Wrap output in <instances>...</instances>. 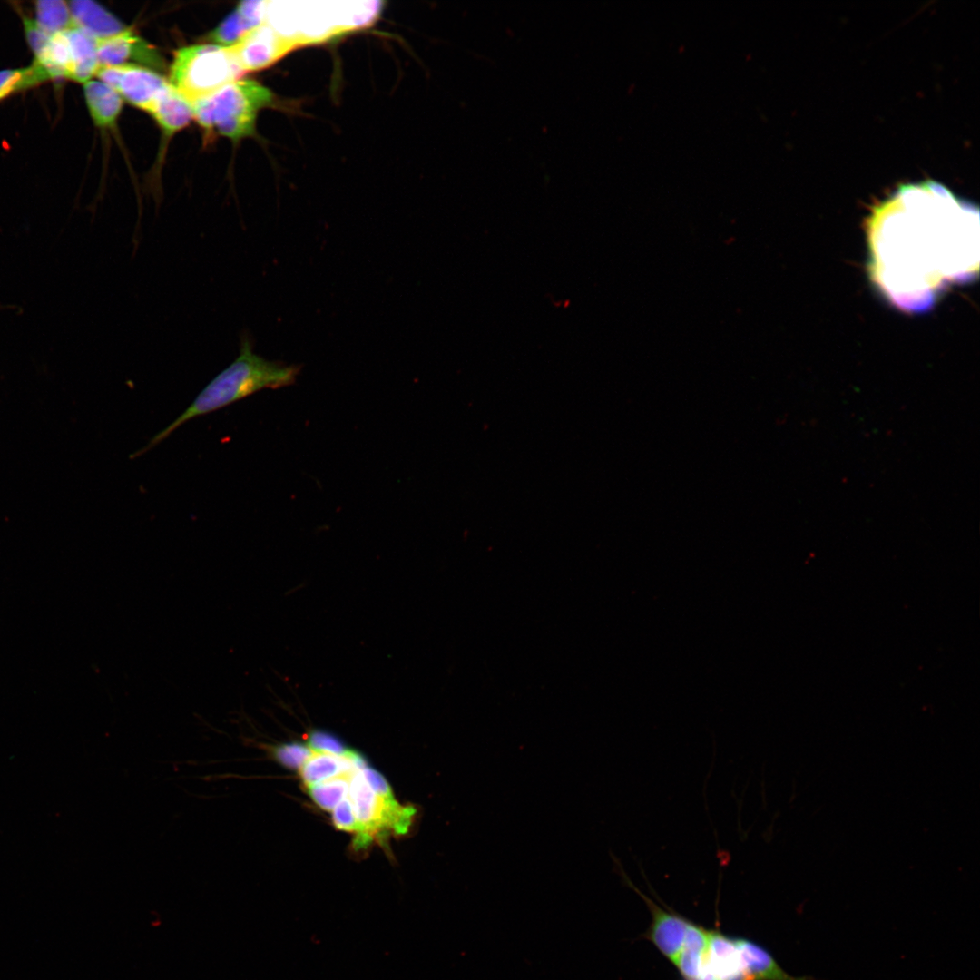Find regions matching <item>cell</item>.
<instances>
[{"mask_svg":"<svg viewBox=\"0 0 980 980\" xmlns=\"http://www.w3.org/2000/svg\"><path fill=\"white\" fill-rule=\"evenodd\" d=\"M299 371V366L270 361L259 356L253 351L249 336H241L240 353L236 359L201 391L184 412L156 434L148 445L137 451L133 456H141L152 448L194 417L219 410L261 389H275L292 385Z\"/></svg>","mask_w":980,"mask_h":980,"instance_id":"2","label":"cell"},{"mask_svg":"<svg viewBox=\"0 0 980 980\" xmlns=\"http://www.w3.org/2000/svg\"><path fill=\"white\" fill-rule=\"evenodd\" d=\"M311 753V749L300 743H287L273 749V756L283 766L299 769Z\"/></svg>","mask_w":980,"mask_h":980,"instance_id":"19","label":"cell"},{"mask_svg":"<svg viewBox=\"0 0 980 980\" xmlns=\"http://www.w3.org/2000/svg\"><path fill=\"white\" fill-rule=\"evenodd\" d=\"M331 812L333 822L338 828L355 833L357 828L356 819L347 795Z\"/></svg>","mask_w":980,"mask_h":980,"instance_id":"21","label":"cell"},{"mask_svg":"<svg viewBox=\"0 0 980 980\" xmlns=\"http://www.w3.org/2000/svg\"><path fill=\"white\" fill-rule=\"evenodd\" d=\"M71 51L69 80L86 83L99 69L97 41L94 37L73 26L65 31Z\"/></svg>","mask_w":980,"mask_h":980,"instance_id":"13","label":"cell"},{"mask_svg":"<svg viewBox=\"0 0 980 980\" xmlns=\"http://www.w3.org/2000/svg\"><path fill=\"white\" fill-rule=\"evenodd\" d=\"M23 24L25 38L34 56L37 55L48 42L52 34L43 30L34 19L24 16Z\"/></svg>","mask_w":980,"mask_h":980,"instance_id":"20","label":"cell"},{"mask_svg":"<svg viewBox=\"0 0 980 980\" xmlns=\"http://www.w3.org/2000/svg\"><path fill=\"white\" fill-rule=\"evenodd\" d=\"M83 94L94 124L100 128L113 126L122 107L120 94L106 83L96 80L83 83Z\"/></svg>","mask_w":980,"mask_h":980,"instance_id":"14","label":"cell"},{"mask_svg":"<svg viewBox=\"0 0 980 980\" xmlns=\"http://www.w3.org/2000/svg\"><path fill=\"white\" fill-rule=\"evenodd\" d=\"M95 75L121 97L146 112L170 85L158 73L139 65L100 67Z\"/></svg>","mask_w":980,"mask_h":980,"instance_id":"6","label":"cell"},{"mask_svg":"<svg viewBox=\"0 0 980 980\" xmlns=\"http://www.w3.org/2000/svg\"><path fill=\"white\" fill-rule=\"evenodd\" d=\"M74 26L95 39H104L125 31V26L102 5L90 0L68 2Z\"/></svg>","mask_w":980,"mask_h":980,"instance_id":"11","label":"cell"},{"mask_svg":"<svg viewBox=\"0 0 980 980\" xmlns=\"http://www.w3.org/2000/svg\"><path fill=\"white\" fill-rule=\"evenodd\" d=\"M7 308H14V306H12V307H9V306H1V305H0V309H7Z\"/></svg>","mask_w":980,"mask_h":980,"instance_id":"23","label":"cell"},{"mask_svg":"<svg viewBox=\"0 0 980 980\" xmlns=\"http://www.w3.org/2000/svg\"><path fill=\"white\" fill-rule=\"evenodd\" d=\"M252 29V25L236 8L211 33L209 39L214 44L230 47Z\"/></svg>","mask_w":980,"mask_h":980,"instance_id":"18","label":"cell"},{"mask_svg":"<svg viewBox=\"0 0 980 980\" xmlns=\"http://www.w3.org/2000/svg\"><path fill=\"white\" fill-rule=\"evenodd\" d=\"M50 80L45 70L36 62L23 68L0 71V102L21 91Z\"/></svg>","mask_w":980,"mask_h":980,"instance_id":"15","label":"cell"},{"mask_svg":"<svg viewBox=\"0 0 980 980\" xmlns=\"http://www.w3.org/2000/svg\"><path fill=\"white\" fill-rule=\"evenodd\" d=\"M872 283L906 312L929 309L978 273V208L927 181L898 188L867 223Z\"/></svg>","mask_w":980,"mask_h":980,"instance_id":"1","label":"cell"},{"mask_svg":"<svg viewBox=\"0 0 980 980\" xmlns=\"http://www.w3.org/2000/svg\"><path fill=\"white\" fill-rule=\"evenodd\" d=\"M620 871L623 881L643 899L651 912L652 923L646 933V937L675 966L681 953L691 921L679 914L660 906L632 883L622 868Z\"/></svg>","mask_w":980,"mask_h":980,"instance_id":"7","label":"cell"},{"mask_svg":"<svg viewBox=\"0 0 980 980\" xmlns=\"http://www.w3.org/2000/svg\"><path fill=\"white\" fill-rule=\"evenodd\" d=\"M35 22L50 34L64 32L74 26L68 2L62 0H41L35 2Z\"/></svg>","mask_w":980,"mask_h":980,"instance_id":"16","label":"cell"},{"mask_svg":"<svg viewBox=\"0 0 980 980\" xmlns=\"http://www.w3.org/2000/svg\"><path fill=\"white\" fill-rule=\"evenodd\" d=\"M307 746L313 750L327 751L338 754H340L346 750L343 749L340 741L338 740L334 736L320 730H314L309 734Z\"/></svg>","mask_w":980,"mask_h":980,"instance_id":"22","label":"cell"},{"mask_svg":"<svg viewBox=\"0 0 980 980\" xmlns=\"http://www.w3.org/2000/svg\"><path fill=\"white\" fill-rule=\"evenodd\" d=\"M363 759L354 751L346 750L338 754L313 750L299 769L305 788L333 779L346 772L355 771L365 766Z\"/></svg>","mask_w":980,"mask_h":980,"instance_id":"10","label":"cell"},{"mask_svg":"<svg viewBox=\"0 0 980 980\" xmlns=\"http://www.w3.org/2000/svg\"><path fill=\"white\" fill-rule=\"evenodd\" d=\"M243 73L230 47L197 44L175 53L170 83L191 104L239 80Z\"/></svg>","mask_w":980,"mask_h":980,"instance_id":"4","label":"cell"},{"mask_svg":"<svg viewBox=\"0 0 980 980\" xmlns=\"http://www.w3.org/2000/svg\"><path fill=\"white\" fill-rule=\"evenodd\" d=\"M273 95L255 81L237 80L191 103L193 118L208 130L239 140L253 133L259 111Z\"/></svg>","mask_w":980,"mask_h":980,"instance_id":"3","label":"cell"},{"mask_svg":"<svg viewBox=\"0 0 980 980\" xmlns=\"http://www.w3.org/2000/svg\"><path fill=\"white\" fill-rule=\"evenodd\" d=\"M96 41L100 67L138 64L152 70L164 67L163 60L158 52L129 29Z\"/></svg>","mask_w":980,"mask_h":980,"instance_id":"8","label":"cell"},{"mask_svg":"<svg viewBox=\"0 0 980 980\" xmlns=\"http://www.w3.org/2000/svg\"><path fill=\"white\" fill-rule=\"evenodd\" d=\"M364 767L353 775L347 794L357 824L356 849L389 834L407 833L417 815L416 807L400 805L393 793L381 795L374 791L364 776Z\"/></svg>","mask_w":980,"mask_h":980,"instance_id":"5","label":"cell"},{"mask_svg":"<svg viewBox=\"0 0 980 980\" xmlns=\"http://www.w3.org/2000/svg\"><path fill=\"white\" fill-rule=\"evenodd\" d=\"M292 44L262 24L248 32L230 49L243 72L264 68L291 47Z\"/></svg>","mask_w":980,"mask_h":980,"instance_id":"9","label":"cell"},{"mask_svg":"<svg viewBox=\"0 0 980 980\" xmlns=\"http://www.w3.org/2000/svg\"><path fill=\"white\" fill-rule=\"evenodd\" d=\"M358 770L343 773L306 789L318 806L332 811L348 794L350 780Z\"/></svg>","mask_w":980,"mask_h":980,"instance_id":"17","label":"cell"},{"mask_svg":"<svg viewBox=\"0 0 980 980\" xmlns=\"http://www.w3.org/2000/svg\"><path fill=\"white\" fill-rule=\"evenodd\" d=\"M147 112L169 134L181 130L193 118L191 104L171 83Z\"/></svg>","mask_w":980,"mask_h":980,"instance_id":"12","label":"cell"}]
</instances>
